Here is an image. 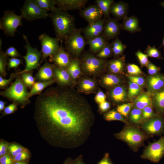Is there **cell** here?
<instances>
[{
	"mask_svg": "<svg viewBox=\"0 0 164 164\" xmlns=\"http://www.w3.org/2000/svg\"><path fill=\"white\" fill-rule=\"evenodd\" d=\"M18 104L13 102L5 107L2 112V117L13 113L17 109Z\"/></svg>",
	"mask_w": 164,
	"mask_h": 164,
	"instance_id": "obj_48",
	"label": "cell"
},
{
	"mask_svg": "<svg viewBox=\"0 0 164 164\" xmlns=\"http://www.w3.org/2000/svg\"><path fill=\"white\" fill-rule=\"evenodd\" d=\"M29 92L26 86L18 76L10 86L0 92V95L23 108L30 102Z\"/></svg>",
	"mask_w": 164,
	"mask_h": 164,
	"instance_id": "obj_4",
	"label": "cell"
},
{
	"mask_svg": "<svg viewBox=\"0 0 164 164\" xmlns=\"http://www.w3.org/2000/svg\"><path fill=\"white\" fill-rule=\"evenodd\" d=\"M96 4L102 12L103 15L110 18V10L111 5L114 2L112 0H96Z\"/></svg>",
	"mask_w": 164,
	"mask_h": 164,
	"instance_id": "obj_32",
	"label": "cell"
},
{
	"mask_svg": "<svg viewBox=\"0 0 164 164\" xmlns=\"http://www.w3.org/2000/svg\"><path fill=\"white\" fill-rule=\"evenodd\" d=\"M29 161L25 162H14L13 164H28Z\"/></svg>",
	"mask_w": 164,
	"mask_h": 164,
	"instance_id": "obj_61",
	"label": "cell"
},
{
	"mask_svg": "<svg viewBox=\"0 0 164 164\" xmlns=\"http://www.w3.org/2000/svg\"><path fill=\"white\" fill-rule=\"evenodd\" d=\"M5 53L7 56H9L12 58L22 57V56L16 49L13 46H11L9 47L6 50Z\"/></svg>",
	"mask_w": 164,
	"mask_h": 164,
	"instance_id": "obj_50",
	"label": "cell"
},
{
	"mask_svg": "<svg viewBox=\"0 0 164 164\" xmlns=\"http://www.w3.org/2000/svg\"><path fill=\"white\" fill-rule=\"evenodd\" d=\"M23 36L26 42L25 47L27 51L26 55L22 57L25 61L26 65L24 69L19 72V74L30 72L38 67L42 57L41 52L30 45L26 36L23 35Z\"/></svg>",
	"mask_w": 164,
	"mask_h": 164,
	"instance_id": "obj_9",
	"label": "cell"
},
{
	"mask_svg": "<svg viewBox=\"0 0 164 164\" xmlns=\"http://www.w3.org/2000/svg\"><path fill=\"white\" fill-rule=\"evenodd\" d=\"M50 16L59 40L65 39L76 29L73 17L67 12L59 9L51 12Z\"/></svg>",
	"mask_w": 164,
	"mask_h": 164,
	"instance_id": "obj_2",
	"label": "cell"
},
{
	"mask_svg": "<svg viewBox=\"0 0 164 164\" xmlns=\"http://www.w3.org/2000/svg\"><path fill=\"white\" fill-rule=\"evenodd\" d=\"M21 79L24 84L29 88L32 87L35 84V78L30 72H26L21 74Z\"/></svg>",
	"mask_w": 164,
	"mask_h": 164,
	"instance_id": "obj_38",
	"label": "cell"
},
{
	"mask_svg": "<svg viewBox=\"0 0 164 164\" xmlns=\"http://www.w3.org/2000/svg\"><path fill=\"white\" fill-rule=\"evenodd\" d=\"M110 96L114 102L120 103L126 100L127 94L125 87L121 86H118L111 90Z\"/></svg>",
	"mask_w": 164,
	"mask_h": 164,
	"instance_id": "obj_24",
	"label": "cell"
},
{
	"mask_svg": "<svg viewBox=\"0 0 164 164\" xmlns=\"http://www.w3.org/2000/svg\"><path fill=\"white\" fill-rule=\"evenodd\" d=\"M28 150L26 148L16 143H9L8 154L13 159L19 153Z\"/></svg>",
	"mask_w": 164,
	"mask_h": 164,
	"instance_id": "obj_36",
	"label": "cell"
},
{
	"mask_svg": "<svg viewBox=\"0 0 164 164\" xmlns=\"http://www.w3.org/2000/svg\"><path fill=\"white\" fill-rule=\"evenodd\" d=\"M104 117L108 121H118L124 123L126 125L129 124L127 120L122 115L114 110L108 111L104 115Z\"/></svg>",
	"mask_w": 164,
	"mask_h": 164,
	"instance_id": "obj_31",
	"label": "cell"
},
{
	"mask_svg": "<svg viewBox=\"0 0 164 164\" xmlns=\"http://www.w3.org/2000/svg\"><path fill=\"white\" fill-rule=\"evenodd\" d=\"M95 99L96 102L99 104L105 101L106 96L102 91H100L97 94Z\"/></svg>",
	"mask_w": 164,
	"mask_h": 164,
	"instance_id": "obj_56",
	"label": "cell"
},
{
	"mask_svg": "<svg viewBox=\"0 0 164 164\" xmlns=\"http://www.w3.org/2000/svg\"><path fill=\"white\" fill-rule=\"evenodd\" d=\"M111 45L113 53L115 56L121 54L126 47L117 37L112 42Z\"/></svg>",
	"mask_w": 164,
	"mask_h": 164,
	"instance_id": "obj_37",
	"label": "cell"
},
{
	"mask_svg": "<svg viewBox=\"0 0 164 164\" xmlns=\"http://www.w3.org/2000/svg\"><path fill=\"white\" fill-rule=\"evenodd\" d=\"M54 77L55 80L62 85L69 84L71 78L66 69L59 68L55 66L54 68Z\"/></svg>",
	"mask_w": 164,
	"mask_h": 164,
	"instance_id": "obj_22",
	"label": "cell"
},
{
	"mask_svg": "<svg viewBox=\"0 0 164 164\" xmlns=\"http://www.w3.org/2000/svg\"><path fill=\"white\" fill-rule=\"evenodd\" d=\"M132 107V104L128 103L118 105L117 108V111L123 116L126 117L130 111Z\"/></svg>",
	"mask_w": 164,
	"mask_h": 164,
	"instance_id": "obj_42",
	"label": "cell"
},
{
	"mask_svg": "<svg viewBox=\"0 0 164 164\" xmlns=\"http://www.w3.org/2000/svg\"><path fill=\"white\" fill-rule=\"evenodd\" d=\"M124 67V62L121 59H114L108 63L109 70L114 73H118L121 72Z\"/></svg>",
	"mask_w": 164,
	"mask_h": 164,
	"instance_id": "obj_33",
	"label": "cell"
},
{
	"mask_svg": "<svg viewBox=\"0 0 164 164\" xmlns=\"http://www.w3.org/2000/svg\"><path fill=\"white\" fill-rule=\"evenodd\" d=\"M121 26L116 19H108L105 23L102 35L107 39L116 37L120 32Z\"/></svg>",
	"mask_w": 164,
	"mask_h": 164,
	"instance_id": "obj_16",
	"label": "cell"
},
{
	"mask_svg": "<svg viewBox=\"0 0 164 164\" xmlns=\"http://www.w3.org/2000/svg\"><path fill=\"white\" fill-rule=\"evenodd\" d=\"M7 56L2 49L0 53V74L3 76H5L7 74L6 67L8 65Z\"/></svg>",
	"mask_w": 164,
	"mask_h": 164,
	"instance_id": "obj_40",
	"label": "cell"
},
{
	"mask_svg": "<svg viewBox=\"0 0 164 164\" xmlns=\"http://www.w3.org/2000/svg\"><path fill=\"white\" fill-rule=\"evenodd\" d=\"M115 138L126 143L136 152L148 138L147 134L135 126L126 125L120 132L114 134Z\"/></svg>",
	"mask_w": 164,
	"mask_h": 164,
	"instance_id": "obj_3",
	"label": "cell"
},
{
	"mask_svg": "<svg viewBox=\"0 0 164 164\" xmlns=\"http://www.w3.org/2000/svg\"><path fill=\"white\" fill-rule=\"evenodd\" d=\"M87 0H55V5L61 10H81L87 3Z\"/></svg>",
	"mask_w": 164,
	"mask_h": 164,
	"instance_id": "obj_15",
	"label": "cell"
},
{
	"mask_svg": "<svg viewBox=\"0 0 164 164\" xmlns=\"http://www.w3.org/2000/svg\"><path fill=\"white\" fill-rule=\"evenodd\" d=\"M21 64H23L22 59L17 58H11L9 59L8 67L9 69L16 68Z\"/></svg>",
	"mask_w": 164,
	"mask_h": 164,
	"instance_id": "obj_49",
	"label": "cell"
},
{
	"mask_svg": "<svg viewBox=\"0 0 164 164\" xmlns=\"http://www.w3.org/2000/svg\"><path fill=\"white\" fill-rule=\"evenodd\" d=\"M146 52L148 56L157 58L161 57L160 52L155 46H148L146 49Z\"/></svg>",
	"mask_w": 164,
	"mask_h": 164,
	"instance_id": "obj_45",
	"label": "cell"
},
{
	"mask_svg": "<svg viewBox=\"0 0 164 164\" xmlns=\"http://www.w3.org/2000/svg\"><path fill=\"white\" fill-rule=\"evenodd\" d=\"M106 65L105 61L99 59L92 54L87 53L80 61L81 69L87 74L95 75L99 74Z\"/></svg>",
	"mask_w": 164,
	"mask_h": 164,
	"instance_id": "obj_6",
	"label": "cell"
},
{
	"mask_svg": "<svg viewBox=\"0 0 164 164\" xmlns=\"http://www.w3.org/2000/svg\"><path fill=\"white\" fill-rule=\"evenodd\" d=\"M127 70L128 73L131 75H138L142 73L139 67L134 64H128L127 66Z\"/></svg>",
	"mask_w": 164,
	"mask_h": 164,
	"instance_id": "obj_47",
	"label": "cell"
},
{
	"mask_svg": "<svg viewBox=\"0 0 164 164\" xmlns=\"http://www.w3.org/2000/svg\"><path fill=\"white\" fill-rule=\"evenodd\" d=\"M110 108V104L108 102L105 101L99 104V108L101 112H105L108 110Z\"/></svg>",
	"mask_w": 164,
	"mask_h": 164,
	"instance_id": "obj_59",
	"label": "cell"
},
{
	"mask_svg": "<svg viewBox=\"0 0 164 164\" xmlns=\"http://www.w3.org/2000/svg\"><path fill=\"white\" fill-rule=\"evenodd\" d=\"M23 18L21 15H17L14 11H5L0 19V29L6 36H14L17 28L22 25Z\"/></svg>",
	"mask_w": 164,
	"mask_h": 164,
	"instance_id": "obj_5",
	"label": "cell"
},
{
	"mask_svg": "<svg viewBox=\"0 0 164 164\" xmlns=\"http://www.w3.org/2000/svg\"><path fill=\"white\" fill-rule=\"evenodd\" d=\"M147 67L148 69V72L151 75H155L158 73L160 69L154 64L149 63Z\"/></svg>",
	"mask_w": 164,
	"mask_h": 164,
	"instance_id": "obj_55",
	"label": "cell"
},
{
	"mask_svg": "<svg viewBox=\"0 0 164 164\" xmlns=\"http://www.w3.org/2000/svg\"><path fill=\"white\" fill-rule=\"evenodd\" d=\"M9 143L3 140H0V157L8 154Z\"/></svg>",
	"mask_w": 164,
	"mask_h": 164,
	"instance_id": "obj_52",
	"label": "cell"
},
{
	"mask_svg": "<svg viewBox=\"0 0 164 164\" xmlns=\"http://www.w3.org/2000/svg\"><path fill=\"white\" fill-rule=\"evenodd\" d=\"M129 120L132 124L137 126L141 125L143 121L142 110L136 108L132 109L130 112Z\"/></svg>",
	"mask_w": 164,
	"mask_h": 164,
	"instance_id": "obj_30",
	"label": "cell"
},
{
	"mask_svg": "<svg viewBox=\"0 0 164 164\" xmlns=\"http://www.w3.org/2000/svg\"><path fill=\"white\" fill-rule=\"evenodd\" d=\"M16 77V74L12 73L8 79L3 78L1 76H0V87L3 88L8 86Z\"/></svg>",
	"mask_w": 164,
	"mask_h": 164,
	"instance_id": "obj_51",
	"label": "cell"
},
{
	"mask_svg": "<svg viewBox=\"0 0 164 164\" xmlns=\"http://www.w3.org/2000/svg\"><path fill=\"white\" fill-rule=\"evenodd\" d=\"M21 15L28 21L40 19H45L50 14L42 9L35 0H26L20 9Z\"/></svg>",
	"mask_w": 164,
	"mask_h": 164,
	"instance_id": "obj_8",
	"label": "cell"
},
{
	"mask_svg": "<svg viewBox=\"0 0 164 164\" xmlns=\"http://www.w3.org/2000/svg\"><path fill=\"white\" fill-rule=\"evenodd\" d=\"M13 159L9 154L0 157V164H13Z\"/></svg>",
	"mask_w": 164,
	"mask_h": 164,
	"instance_id": "obj_54",
	"label": "cell"
},
{
	"mask_svg": "<svg viewBox=\"0 0 164 164\" xmlns=\"http://www.w3.org/2000/svg\"><path fill=\"white\" fill-rule=\"evenodd\" d=\"M67 164H86L83 161L82 155H80L76 159H73L70 158Z\"/></svg>",
	"mask_w": 164,
	"mask_h": 164,
	"instance_id": "obj_57",
	"label": "cell"
},
{
	"mask_svg": "<svg viewBox=\"0 0 164 164\" xmlns=\"http://www.w3.org/2000/svg\"><path fill=\"white\" fill-rule=\"evenodd\" d=\"M50 57L57 67L65 69L68 67L72 60L70 54L65 50L62 45L59 50Z\"/></svg>",
	"mask_w": 164,
	"mask_h": 164,
	"instance_id": "obj_17",
	"label": "cell"
},
{
	"mask_svg": "<svg viewBox=\"0 0 164 164\" xmlns=\"http://www.w3.org/2000/svg\"><path fill=\"white\" fill-rule=\"evenodd\" d=\"M129 85L128 96L129 98H133L140 93L141 89L138 85L130 81L129 83Z\"/></svg>",
	"mask_w": 164,
	"mask_h": 164,
	"instance_id": "obj_41",
	"label": "cell"
},
{
	"mask_svg": "<svg viewBox=\"0 0 164 164\" xmlns=\"http://www.w3.org/2000/svg\"><path fill=\"white\" fill-rule=\"evenodd\" d=\"M164 155V135L145 147L141 158L154 163L158 162Z\"/></svg>",
	"mask_w": 164,
	"mask_h": 164,
	"instance_id": "obj_10",
	"label": "cell"
},
{
	"mask_svg": "<svg viewBox=\"0 0 164 164\" xmlns=\"http://www.w3.org/2000/svg\"><path fill=\"white\" fill-rule=\"evenodd\" d=\"M136 55L141 64L142 66L147 67L149 63L148 59V56L139 50L136 53Z\"/></svg>",
	"mask_w": 164,
	"mask_h": 164,
	"instance_id": "obj_46",
	"label": "cell"
},
{
	"mask_svg": "<svg viewBox=\"0 0 164 164\" xmlns=\"http://www.w3.org/2000/svg\"><path fill=\"white\" fill-rule=\"evenodd\" d=\"M66 49L70 54L77 56L83 50L86 42L81 30L76 29L65 39Z\"/></svg>",
	"mask_w": 164,
	"mask_h": 164,
	"instance_id": "obj_7",
	"label": "cell"
},
{
	"mask_svg": "<svg viewBox=\"0 0 164 164\" xmlns=\"http://www.w3.org/2000/svg\"><path fill=\"white\" fill-rule=\"evenodd\" d=\"M142 111L143 121L153 118L157 115L154 114L151 106H148L145 107L142 110Z\"/></svg>",
	"mask_w": 164,
	"mask_h": 164,
	"instance_id": "obj_44",
	"label": "cell"
},
{
	"mask_svg": "<svg viewBox=\"0 0 164 164\" xmlns=\"http://www.w3.org/2000/svg\"><path fill=\"white\" fill-rule=\"evenodd\" d=\"M34 118L41 137L50 145L73 149L87 141L95 116L81 95L69 88L51 87L37 97Z\"/></svg>",
	"mask_w": 164,
	"mask_h": 164,
	"instance_id": "obj_1",
	"label": "cell"
},
{
	"mask_svg": "<svg viewBox=\"0 0 164 164\" xmlns=\"http://www.w3.org/2000/svg\"><path fill=\"white\" fill-rule=\"evenodd\" d=\"M39 7L44 11L53 12L58 8L55 6V0H35Z\"/></svg>",
	"mask_w": 164,
	"mask_h": 164,
	"instance_id": "obj_29",
	"label": "cell"
},
{
	"mask_svg": "<svg viewBox=\"0 0 164 164\" xmlns=\"http://www.w3.org/2000/svg\"><path fill=\"white\" fill-rule=\"evenodd\" d=\"M87 43L90 50L94 53L100 51L107 43L106 39L102 35L88 40Z\"/></svg>",
	"mask_w": 164,
	"mask_h": 164,
	"instance_id": "obj_23",
	"label": "cell"
},
{
	"mask_svg": "<svg viewBox=\"0 0 164 164\" xmlns=\"http://www.w3.org/2000/svg\"><path fill=\"white\" fill-rule=\"evenodd\" d=\"M152 101L157 112L164 114V87L153 93Z\"/></svg>",
	"mask_w": 164,
	"mask_h": 164,
	"instance_id": "obj_21",
	"label": "cell"
},
{
	"mask_svg": "<svg viewBox=\"0 0 164 164\" xmlns=\"http://www.w3.org/2000/svg\"><path fill=\"white\" fill-rule=\"evenodd\" d=\"M5 102L2 101H0V111H2L4 110L5 108Z\"/></svg>",
	"mask_w": 164,
	"mask_h": 164,
	"instance_id": "obj_60",
	"label": "cell"
},
{
	"mask_svg": "<svg viewBox=\"0 0 164 164\" xmlns=\"http://www.w3.org/2000/svg\"><path fill=\"white\" fill-rule=\"evenodd\" d=\"M160 4L164 8V2H161Z\"/></svg>",
	"mask_w": 164,
	"mask_h": 164,
	"instance_id": "obj_63",
	"label": "cell"
},
{
	"mask_svg": "<svg viewBox=\"0 0 164 164\" xmlns=\"http://www.w3.org/2000/svg\"><path fill=\"white\" fill-rule=\"evenodd\" d=\"M113 53L111 44L107 43L105 46L97 53L96 56L100 59L109 57Z\"/></svg>",
	"mask_w": 164,
	"mask_h": 164,
	"instance_id": "obj_39",
	"label": "cell"
},
{
	"mask_svg": "<svg viewBox=\"0 0 164 164\" xmlns=\"http://www.w3.org/2000/svg\"><path fill=\"white\" fill-rule=\"evenodd\" d=\"M96 87V84L93 80L88 78L82 79L79 84V88L82 92L89 93L94 91Z\"/></svg>",
	"mask_w": 164,
	"mask_h": 164,
	"instance_id": "obj_28",
	"label": "cell"
},
{
	"mask_svg": "<svg viewBox=\"0 0 164 164\" xmlns=\"http://www.w3.org/2000/svg\"><path fill=\"white\" fill-rule=\"evenodd\" d=\"M70 157L67 158L66 160L64 161L63 164H67L69 160Z\"/></svg>",
	"mask_w": 164,
	"mask_h": 164,
	"instance_id": "obj_62",
	"label": "cell"
},
{
	"mask_svg": "<svg viewBox=\"0 0 164 164\" xmlns=\"http://www.w3.org/2000/svg\"><path fill=\"white\" fill-rule=\"evenodd\" d=\"M97 164H114L109 157L108 153H105L102 158Z\"/></svg>",
	"mask_w": 164,
	"mask_h": 164,
	"instance_id": "obj_58",
	"label": "cell"
},
{
	"mask_svg": "<svg viewBox=\"0 0 164 164\" xmlns=\"http://www.w3.org/2000/svg\"><path fill=\"white\" fill-rule=\"evenodd\" d=\"M80 15L89 24L101 19L103 14L98 6L95 4L91 5L81 9Z\"/></svg>",
	"mask_w": 164,
	"mask_h": 164,
	"instance_id": "obj_14",
	"label": "cell"
},
{
	"mask_svg": "<svg viewBox=\"0 0 164 164\" xmlns=\"http://www.w3.org/2000/svg\"><path fill=\"white\" fill-rule=\"evenodd\" d=\"M151 104V101L149 96L143 94L135 99L134 104L136 108L142 110L145 107L149 106Z\"/></svg>",
	"mask_w": 164,
	"mask_h": 164,
	"instance_id": "obj_34",
	"label": "cell"
},
{
	"mask_svg": "<svg viewBox=\"0 0 164 164\" xmlns=\"http://www.w3.org/2000/svg\"><path fill=\"white\" fill-rule=\"evenodd\" d=\"M128 9V5L123 2L120 1L114 2L111 5L110 12L116 19H124L126 17Z\"/></svg>",
	"mask_w": 164,
	"mask_h": 164,
	"instance_id": "obj_20",
	"label": "cell"
},
{
	"mask_svg": "<svg viewBox=\"0 0 164 164\" xmlns=\"http://www.w3.org/2000/svg\"><path fill=\"white\" fill-rule=\"evenodd\" d=\"M128 78L130 81L135 83L140 87L143 86L145 84V80L142 77L129 76Z\"/></svg>",
	"mask_w": 164,
	"mask_h": 164,
	"instance_id": "obj_53",
	"label": "cell"
},
{
	"mask_svg": "<svg viewBox=\"0 0 164 164\" xmlns=\"http://www.w3.org/2000/svg\"><path fill=\"white\" fill-rule=\"evenodd\" d=\"M141 128L147 135H161L164 132V118L157 114L144 121Z\"/></svg>",
	"mask_w": 164,
	"mask_h": 164,
	"instance_id": "obj_12",
	"label": "cell"
},
{
	"mask_svg": "<svg viewBox=\"0 0 164 164\" xmlns=\"http://www.w3.org/2000/svg\"><path fill=\"white\" fill-rule=\"evenodd\" d=\"M162 46H164V37L162 41Z\"/></svg>",
	"mask_w": 164,
	"mask_h": 164,
	"instance_id": "obj_64",
	"label": "cell"
},
{
	"mask_svg": "<svg viewBox=\"0 0 164 164\" xmlns=\"http://www.w3.org/2000/svg\"><path fill=\"white\" fill-rule=\"evenodd\" d=\"M41 45L42 57L40 63H42L48 56L55 54L59 50L60 46L59 40L56 38H53L43 33L38 37Z\"/></svg>",
	"mask_w": 164,
	"mask_h": 164,
	"instance_id": "obj_11",
	"label": "cell"
},
{
	"mask_svg": "<svg viewBox=\"0 0 164 164\" xmlns=\"http://www.w3.org/2000/svg\"><path fill=\"white\" fill-rule=\"evenodd\" d=\"M101 83L106 87L117 85L120 83V79L117 76L111 74L106 75L101 79Z\"/></svg>",
	"mask_w": 164,
	"mask_h": 164,
	"instance_id": "obj_35",
	"label": "cell"
},
{
	"mask_svg": "<svg viewBox=\"0 0 164 164\" xmlns=\"http://www.w3.org/2000/svg\"><path fill=\"white\" fill-rule=\"evenodd\" d=\"M71 78L75 80L80 74V61L77 59H72L70 65L66 69Z\"/></svg>",
	"mask_w": 164,
	"mask_h": 164,
	"instance_id": "obj_27",
	"label": "cell"
},
{
	"mask_svg": "<svg viewBox=\"0 0 164 164\" xmlns=\"http://www.w3.org/2000/svg\"><path fill=\"white\" fill-rule=\"evenodd\" d=\"M148 90L153 93L164 87V74L158 73L148 77Z\"/></svg>",
	"mask_w": 164,
	"mask_h": 164,
	"instance_id": "obj_19",
	"label": "cell"
},
{
	"mask_svg": "<svg viewBox=\"0 0 164 164\" xmlns=\"http://www.w3.org/2000/svg\"><path fill=\"white\" fill-rule=\"evenodd\" d=\"M106 20L101 19L94 22L89 23L83 30V32L87 40L102 35Z\"/></svg>",
	"mask_w": 164,
	"mask_h": 164,
	"instance_id": "obj_13",
	"label": "cell"
},
{
	"mask_svg": "<svg viewBox=\"0 0 164 164\" xmlns=\"http://www.w3.org/2000/svg\"><path fill=\"white\" fill-rule=\"evenodd\" d=\"M56 80L53 79L51 80L45 81H39L35 83L29 92V97L35 95L40 94L46 87L53 83Z\"/></svg>",
	"mask_w": 164,
	"mask_h": 164,
	"instance_id": "obj_26",
	"label": "cell"
},
{
	"mask_svg": "<svg viewBox=\"0 0 164 164\" xmlns=\"http://www.w3.org/2000/svg\"><path fill=\"white\" fill-rule=\"evenodd\" d=\"M31 157V154L29 151H27L22 152L13 158L14 162H16L29 161Z\"/></svg>",
	"mask_w": 164,
	"mask_h": 164,
	"instance_id": "obj_43",
	"label": "cell"
},
{
	"mask_svg": "<svg viewBox=\"0 0 164 164\" xmlns=\"http://www.w3.org/2000/svg\"><path fill=\"white\" fill-rule=\"evenodd\" d=\"M122 27L123 29L131 32H138L140 30L138 20L133 16L125 18Z\"/></svg>",
	"mask_w": 164,
	"mask_h": 164,
	"instance_id": "obj_25",
	"label": "cell"
},
{
	"mask_svg": "<svg viewBox=\"0 0 164 164\" xmlns=\"http://www.w3.org/2000/svg\"><path fill=\"white\" fill-rule=\"evenodd\" d=\"M55 66L48 62L44 63L39 68L36 75L35 78L40 81H48L53 80Z\"/></svg>",
	"mask_w": 164,
	"mask_h": 164,
	"instance_id": "obj_18",
	"label": "cell"
}]
</instances>
